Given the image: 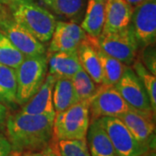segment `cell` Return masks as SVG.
<instances>
[{
  "label": "cell",
  "instance_id": "9",
  "mask_svg": "<svg viewBox=\"0 0 156 156\" xmlns=\"http://www.w3.org/2000/svg\"><path fill=\"white\" fill-rule=\"evenodd\" d=\"M115 86L130 108L148 115H155L145 88L132 68L126 67Z\"/></svg>",
  "mask_w": 156,
  "mask_h": 156
},
{
  "label": "cell",
  "instance_id": "4",
  "mask_svg": "<svg viewBox=\"0 0 156 156\" xmlns=\"http://www.w3.org/2000/svg\"><path fill=\"white\" fill-rule=\"evenodd\" d=\"M48 74L47 56L25 57L16 69L17 105L23 106L38 90Z\"/></svg>",
  "mask_w": 156,
  "mask_h": 156
},
{
  "label": "cell",
  "instance_id": "6",
  "mask_svg": "<svg viewBox=\"0 0 156 156\" xmlns=\"http://www.w3.org/2000/svg\"><path fill=\"white\" fill-rule=\"evenodd\" d=\"M98 121L111 140L116 156H141L150 149L135 139L118 117H101Z\"/></svg>",
  "mask_w": 156,
  "mask_h": 156
},
{
  "label": "cell",
  "instance_id": "13",
  "mask_svg": "<svg viewBox=\"0 0 156 156\" xmlns=\"http://www.w3.org/2000/svg\"><path fill=\"white\" fill-rule=\"evenodd\" d=\"M56 80V78L54 76L48 73L38 90L23 105L20 111L31 115H48L55 116L56 111L53 106L52 94Z\"/></svg>",
  "mask_w": 156,
  "mask_h": 156
},
{
  "label": "cell",
  "instance_id": "10",
  "mask_svg": "<svg viewBox=\"0 0 156 156\" xmlns=\"http://www.w3.org/2000/svg\"><path fill=\"white\" fill-rule=\"evenodd\" d=\"M0 30L25 57L46 54L44 44L11 17L10 13L0 18Z\"/></svg>",
  "mask_w": 156,
  "mask_h": 156
},
{
  "label": "cell",
  "instance_id": "26",
  "mask_svg": "<svg viewBox=\"0 0 156 156\" xmlns=\"http://www.w3.org/2000/svg\"><path fill=\"white\" fill-rule=\"evenodd\" d=\"M57 148L61 156H91L84 140H60Z\"/></svg>",
  "mask_w": 156,
  "mask_h": 156
},
{
  "label": "cell",
  "instance_id": "32",
  "mask_svg": "<svg viewBox=\"0 0 156 156\" xmlns=\"http://www.w3.org/2000/svg\"><path fill=\"white\" fill-rule=\"evenodd\" d=\"M125 1H127L128 4H130L131 5L134 7V6L140 4V3L144 2V1H146V0H125Z\"/></svg>",
  "mask_w": 156,
  "mask_h": 156
},
{
  "label": "cell",
  "instance_id": "30",
  "mask_svg": "<svg viewBox=\"0 0 156 156\" xmlns=\"http://www.w3.org/2000/svg\"><path fill=\"white\" fill-rule=\"evenodd\" d=\"M8 117V108L7 107L0 102V128L5 126L6 120Z\"/></svg>",
  "mask_w": 156,
  "mask_h": 156
},
{
  "label": "cell",
  "instance_id": "25",
  "mask_svg": "<svg viewBox=\"0 0 156 156\" xmlns=\"http://www.w3.org/2000/svg\"><path fill=\"white\" fill-rule=\"evenodd\" d=\"M71 82L79 101L89 100L97 89L96 83L83 68L71 77Z\"/></svg>",
  "mask_w": 156,
  "mask_h": 156
},
{
  "label": "cell",
  "instance_id": "33",
  "mask_svg": "<svg viewBox=\"0 0 156 156\" xmlns=\"http://www.w3.org/2000/svg\"><path fill=\"white\" fill-rule=\"evenodd\" d=\"M141 156H156L155 149L154 148L149 149V150L147 151L145 154H143Z\"/></svg>",
  "mask_w": 156,
  "mask_h": 156
},
{
  "label": "cell",
  "instance_id": "18",
  "mask_svg": "<svg viewBox=\"0 0 156 156\" xmlns=\"http://www.w3.org/2000/svg\"><path fill=\"white\" fill-rule=\"evenodd\" d=\"M83 16L81 27L88 36L97 38L104 27L105 2L101 0H88Z\"/></svg>",
  "mask_w": 156,
  "mask_h": 156
},
{
  "label": "cell",
  "instance_id": "21",
  "mask_svg": "<svg viewBox=\"0 0 156 156\" xmlns=\"http://www.w3.org/2000/svg\"><path fill=\"white\" fill-rule=\"evenodd\" d=\"M96 52L102 71V83L105 85H115L121 79L127 65L101 50L96 42Z\"/></svg>",
  "mask_w": 156,
  "mask_h": 156
},
{
  "label": "cell",
  "instance_id": "12",
  "mask_svg": "<svg viewBox=\"0 0 156 156\" xmlns=\"http://www.w3.org/2000/svg\"><path fill=\"white\" fill-rule=\"evenodd\" d=\"M86 37L87 34L76 23L56 22V28L50 40L48 53L77 50L79 44Z\"/></svg>",
  "mask_w": 156,
  "mask_h": 156
},
{
  "label": "cell",
  "instance_id": "8",
  "mask_svg": "<svg viewBox=\"0 0 156 156\" xmlns=\"http://www.w3.org/2000/svg\"><path fill=\"white\" fill-rule=\"evenodd\" d=\"M129 27L139 47L154 44L156 39V0H146L134 6Z\"/></svg>",
  "mask_w": 156,
  "mask_h": 156
},
{
  "label": "cell",
  "instance_id": "24",
  "mask_svg": "<svg viewBox=\"0 0 156 156\" xmlns=\"http://www.w3.org/2000/svg\"><path fill=\"white\" fill-rule=\"evenodd\" d=\"M134 71L140 78V82L142 83L145 88L147 94L148 95V98L150 101L151 106L153 108V111L155 113L156 111V77L155 75H153L152 73L147 70V69L143 65L139 59H135L133 62Z\"/></svg>",
  "mask_w": 156,
  "mask_h": 156
},
{
  "label": "cell",
  "instance_id": "22",
  "mask_svg": "<svg viewBox=\"0 0 156 156\" xmlns=\"http://www.w3.org/2000/svg\"><path fill=\"white\" fill-rule=\"evenodd\" d=\"M16 69L0 63V102L5 106L17 104Z\"/></svg>",
  "mask_w": 156,
  "mask_h": 156
},
{
  "label": "cell",
  "instance_id": "1",
  "mask_svg": "<svg viewBox=\"0 0 156 156\" xmlns=\"http://www.w3.org/2000/svg\"><path fill=\"white\" fill-rule=\"evenodd\" d=\"M55 116L19 111L8 115L5 127L12 151L18 154L45 147L54 137Z\"/></svg>",
  "mask_w": 156,
  "mask_h": 156
},
{
  "label": "cell",
  "instance_id": "28",
  "mask_svg": "<svg viewBox=\"0 0 156 156\" xmlns=\"http://www.w3.org/2000/svg\"><path fill=\"white\" fill-rule=\"evenodd\" d=\"M19 156H61L57 148V144H56L53 139L45 147L37 151L33 152H24Z\"/></svg>",
  "mask_w": 156,
  "mask_h": 156
},
{
  "label": "cell",
  "instance_id": "14",
  "mask_svg": "<svg viewBox=\"0 0 156 156\" xmlns=\"http://www.w3.org/2000/svg\"><path fill=\"white\" fill-rule=\"evenodd\" d=\"M133 9L134 7L125 0H106L102 32H115L128 28Z\"/></svg>",
  "mask_w": 156,
  "mask_h": 156
},
{
  "label": "cell",
  "instance_id": "34",
  "mask_svg": "<svg viewBox=\"0 0 156 156\" xmlns=\"http://www.w3.org/2000/svg\"><path fill=\"white\" fill-rule=\"evenodd\" d=\"M20 155V154H18V153H16V152H14V154H12L11 156H19Z\"/></svg>",
  "mask_w": 156,
  "mask_h": 156
},
{
  "label": "cell",
  "instance_id": "5",
  "mask_svg": "<svg viewBox=\"0 0 156 156\" xmlns=\"http://www.w3.org/2000/svg\"><path fill=\"white\" fill-rule=\"evenodd\" d=\"M96 42L102 51L127 66L136 59L139 45L129 26L115 32H101Z\"/></svg>",
  "mask_w": 156,
  "mask_h": 156
},
{
  "label": "cell",
  "instance_id": "17",
  "mask_svg": "<svg viewBox=\"0 0 156 156\" xmlns=\"http://www.w3.org/2000/svg\"><path fill=\"white\" fill-rule=\"evenodd\" d=\"M86 142L91 156H116L111 140L98 119L90 120Z\"/></svg>",
  "mask_w": 156,
  "mask_h": 156
},
{
  "label": "cell",
  "instance_id": "27",
  "mask_svg": "<svg viewBox=\"0 0 156 156\" xmlns=\"http://www.w3.org/2000/svg\"><path fill=\"white\" fill-rule=\"evenodd\" d=\"M141 56V62L143 63V65L153 75H156V55L154 47H153V45L144 47Z\"/></svg>",
  "mask_w": 156,
  "mask_h": 156
},
{
  "label": "cell",
  "instance_id": "11",
  "mask_svg": "<svg viewBox=\"0 0 156 156\" xmlns=\"http://www.w3.org/2000/svg\"><path fill=\"white\" fill-rule=\"evenodd\" d=\"M118 118L125 124L130 133L139 142L150 149L154 148V116L146 115L130 108L129 110L119 115Z\"/></svg>",
  "mask_w": 156,
  "mask_h": 156
},
{
  "label": "cell",
  "instance_id": "29",
  "mask_svg": "<svg viewBox=\"0 0 156 156\" xmlns=\"http://www.w3.org/2000/svg\"><path fill=\"white\" fill-rule=\"evenodd\" d=\"M13 153L8 138L0 134V156H11Z\"/></svg>",
  "mask_w": 156,
  "mask_h": 156
},
{
  "label": "cell",
  "instance_id": "7",
  "mask_svg": "<svg viewBox=\"0 0 156 156\" xmlns=\"http://www.w3.org/2000/svg\"><path fill=\"white\" fill-rule=\"evenodd\" d=\"M89 104L90 120L104 116L118 117L130 108L115 85L100 84L89 99Z\"/></svg>",
  "mask_w": 156,
  "mask_h": 156
},
{
  "label": "cell",
  "instance_id": "2",
  "mask_svg": "<svg viewBox=\"0 0 156 156\" xmlns=\"http://www.w3.org/2000/svg\"><path fill=\"white\" fill-rule=\"evenodd\" d=\"M8 8L12 19L40 42L50 41L57 22L53 13L33 0H9Z\"/></svg>",
  "mask_w": 156,
  "mask_h": 156
},
{
  "label": "cell",
  "instance_id": "16",
  "mask_svg": "<svg viewBox=\"0 0 156 156\" xmlns=\"http://www.w3.org/2000/svg\"><path fill=\"white\" fill-rule=\"evenodd\" d=\"M79 62L82 68L96 84L102 83V71L96 52V38L87 35V37L77 48Z\"/></svg>",
  "mask_w": 156,
  "mask_h": 156
},
{
  "label": "cell",
  "instance_id": "3",
  "mask_svg": "<svg viewBox=\"0 0 156 156\" xmlns=\"http://www.w3.org/2000/svg\"><path fill=\"white\" fill-rule=\"evenodd\" d=\"M89 122V100L80 101L67 109L56 113L54 136L57 140L86 139Z\"/></svg>",
  "mask_w": 156,
  "mask_h": 156
},
{
  "label": "cell",
  "instance_id": "23",
  "mask_svg": "<svg viewBox=\"0 0 156 156\" xmlns=\"http://www.w3.org/2000/svg\"><path fill=\"white\" fill-rule=\"evenodd\" d=\"M24 58L25 56L14 46L5 34L0 30V63L16 69Z\"/></svg>",
  "mask_w": 156,
  "mask_h": 156
},
{
  "label": "cell",
  "instance_id": "19",
  "mask_svg": "<svg viewBox=\"0 0 156 156\" xmlns=\"http://www.w3.org/2000/svg\"><path fill=\"white\" fill-rule=\"evenodd\" d=\"M51 13L78 22L84 15L88 0H41Z\"/></svg>",
  "mask_w": 156,
  "mask_h": 156
},
{
  "label": "cell",
  "instance_id": "20",
  "mask_svg": "<svg viewBox=\"0 0 156 156\" xmlns=\"http://www.w3.org/2000/svg\"><path fill=\"white\" fill-rule=\"evenodd\" d=\"M52 101L56 113L63 111L80 101L73 87L71 79L56 78L53 88Z\"/></svg>",
  "mask_w": 156,
  "mask_h": 156
},
{
  "label": "cell",
  "instance_id": "31",
  "mask_svg": "<svg viewBox=\"0 0 156 156\" xmlns=\"http://www.w3.org/2000/svg\"><path fill=\"white\" fill-rule=\"evenodd\" d=\"M8 4H9V0H0V18L9 14Z\"/></svg>",
  "mask_w": 156,
  "mask_h": 156
},
{
  "label": "cell",
  "instance_id": "15",
  "mask_svg": "<svg viewBox=\"0 0 156 156\" xmlns=\"http://www.w3.org/2000/svg\"><path fill=\"white\" fill-rule=\"evenodd\" d=\"M47 59L48 73L56 78L71 79L73 76L82 69L77 50L48 53Z\"/></svg>",
  "mask_w": 156,
  "mask_h": 156
},
{
  "label": "cell",
  "instance_id": "35",
  "mask_svg": "<svg viewBox=\"0 0 156 156\" xmlns=\"http://www.w3.org/2000/svg\"><path fill=\"white\" fill-rule=\"evenodd\" d=\"M101 1H103V2H105V1H106V0H101Z\"/></svg>",
  "mask_w": 156,
  "mask_h": 156
}]
</instances>
